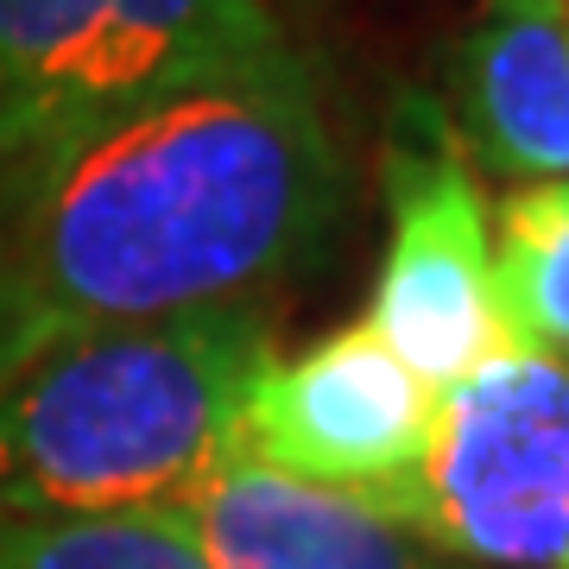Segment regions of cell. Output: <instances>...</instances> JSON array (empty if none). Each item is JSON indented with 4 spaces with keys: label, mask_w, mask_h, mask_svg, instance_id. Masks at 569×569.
<instances>
[{
    "label": "cell",
    "mask_w": 569,
    "mask_h": 569,
    "mask_svg": "<svg viewBox=\"0 0 569 569\" xmlns=\"http://www.w3.org/2000/svg\"><path fill=\"white\" fill-rule=\"evenodd\" d=\"M493 291L512 348L569 361V178L519 183L500 203Z\"/></svg>",
    "instance_id": "9"
},
{
    "label": "cell",
    "mask_w": 569,
    "mask_h": 569,
    "mask_svg": "<svg viewBox=\"0 0 569 569\" xmlns=\"http://www.w3.org/2000/svg\"><path fill=\"white\" fill-rule=\"evenodd\" d=\"M272 51V0H0V178Z\"/></svg>",
    "instance_id": "3"
},
{
    "label": "cell",
    "mask_w": 569,
    "mask_h": 569,
    "mask_svg": "<svg viewBox=\"0 0 569 569\" xmlns=\"http://www.w3.org/2000/svg\"><path fill=\"white\" fill-rule=\"evenodd\" d=\"M380 512L462 569H569V361L507 348L449 387Z\"/></svg>",
    "instance_id": "4"
},
{
    "label": "cell",
    "mask_w": 569,
    "mask_h": 569,
    "mask_svg": "<svg viewBox=\"0 0 569 569\" xmlns=\"http://www.w3.org/2000/svg\"><path fill=\"white\" fill-rule=\"evenodd\" d=\"M171 512L203 569H462L380 507L291 481L241 449Z\"/></svg>",
    "instance_id": "7"
},
{
    "label": "cell",
    "mask_w": 569,
    "mask_h": 569,
    "mask_svg": "<svg viewBox=\"0 0 569 569\" xmlns=\"http://www.w3.org/2000/svg\"><path fill=\"white\" fill-rule=\"evenodd\" d=\"M266 361V305L96 329L26 355L0 373V512H171L234 449L241 399Z\"/></svg>",
    "instance_id": "2"
},
{
    "label": "cell",
    "mask_w": 569,
    "mask_h": 569,
    "mask_svg": "<svg viewBox=\"0 0 569 569\" xmlns=\"http://www.w3.org/2000/svg\"><path fill=\"white\" fill-rule=\"evenodd\" d=\"M0 569H203L178 512L20 519L0 512Z\"/></svg>",
    "instance_id": "10"
},
{
    "label": "cell",
    "mask_w": 569,
    "mask_h": 569,
    "mask_svg": "<svg viewBox=\"0 0 569 569\" xmlns=\"http://www.w3.org/2000/svg\"><path fill=\"white\" fill-rule=\"evenodd\" d=\"M449 121L500 178H569V0H481L449 58Z\"/></svg>",
    "instance_id": "8"
},
{
    "label": "cell",
    "mask_w": 569,
    "mask_h": 569,
    "mask_svg": "<svg viewBox=\"0 0 569 569\" xmlns=\"http://www.w3.org/2000/svg\"><path fill=\"white\" fill-rule=\"evenodd\" d=\"M387 183V260L373 279L367 329L399 361L449 392L475 367L507 355L500 291H493V222L468 146L437 96H406L380 152Z\"/></svg>",
    "instance_id": "5"
},
{
    "label": "cell",
    "mask_w": 569,
    "mask_h": 569,
    "mask_svg": "<svg viewBox=\"0 0 569 569\" xmlns=\"http://www.w3.org/2000/svg\"><path fill=\"white\" fill-rule=\"evenodd\" d=\"M348 164L284 44L0 178V373L70 336L260 305L336 234Z\"/></svg>",
    "instance_id": "1"
},
{
    "label": "cell",
    "mask_w": 569,
    "mask_h": 569,
    "mask_svg": "<svg viewBox=\"0 0 569 569\" xmlns=\"http://www.w3.org/2000/svg\"><path fill=\"white\" fill-rule=\"evenodd\" d=\"M443 392L425 387L373 329L342 323L291 361L253 373L234 418V449L291 481L387 507L425 462Z\"/></svg>",
    "instance_id": "6"
}]
</instances>
